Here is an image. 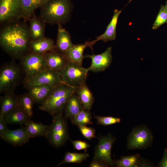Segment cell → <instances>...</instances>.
<instances>
[{"label":"cell","mask_w":167,"mask_h":167,"mask_svg":"<svg viewBox=\"0 0 167 167\" xmlns=\"http://www.w3.org/2000/svg\"><path fill=\"white\" fill-rule=\"evenodd\" d=\"M19 20L5 24L0 33L2 49L14 59H21L31 52L28 26Z\"/></svg>","instance_id":"cell-1"},{"label":"cell","mask_w":167,"mask_h":167,"mask_svg":"<svg viewBox=\"0 0 167 167\" xmlns=\"http://www.w3.org/2000/svg\"><path fill=\"white\" fill-rule=\"evenodd\" d=\"M71 0H48L40 8L39 17L50 25L66 24L73 10Z\"/></svg>","instance_id":"cell-2"},{"label":"cell","mask_w":167,"mask_h":167,"mask_svg":"<svg viewBox=\"0 0 167 167\" xmlns=\"http://www.w3.org/2000/svg\"><path fill=\"white\" fill-rule=\"evenodd\" d=\"M76 88L63 83L57 85L41 103L39 109L52 116L63 113L67 102L75 93Z\"/></svg>","instance_id":"cell-3"},{"label":"cell","mask_w":167,"mask_h":167,"mask_svg":"<svg viewBox=\"0 0 167 167\" xmlns=\"http://www.w3.org/2000/svg\"><path fill=\"white\" fill-rule=\"evenodd\" d=\"M62 113L53 116L52 122L46 137L51 144L56 148L63 146L69 139L67 118Z\"/></svg>","instance_id":"cell-4"},{"label":"cell","mask_w":167,"mask_h":167,"mask_svg":"<svg viewBox=\"0 0 167 167\" xmlns=\"http://www.w3.org/2000/svg\"><path fill=\"white\" fill-rule=\"evenodd\" d=\"M21 77V70L15 62L3 64L0 70V92L1 93L14 91Z\"/></svg>","instance_id":"cell-5"},{"label":"cell","mask_w":167,"mask_h":167,"mask_svg":"<svg viewBox=\"0 0 167 167\" xmlns=\"http://www.w3.org/2000/svg\"><path fill=\"white\" fill-rule=\"evenodd\" d=\"M88 72L87 68L68 61L59 72L62 83L77 88L86 83Z\"/></svg>","instance_id":"cell-6"},{"label":"cell","mask_w":167,"mask_h":167,"mask_svg":"<svg viewBox=\"0 0 167 167\" xmlns=\"http://www.w3.org/2000/svg\"><path fill=\"white\" fill-rule=\"evenodd\" d=\"M20 65L25 75L24 83L49 68L44 54L32 52L20 59Z\"/></svg>","instance_id":"cell-7"},{"label":"cell","mask_w":167,"mask_h":167,"mask_svg":"<svg viewBox=\"0 0 167 167\" xmlns=\"http://www.w3.org/2000/svg\"><path fill=\"white\" fill-rule=\"evenodd\" d=\"M152 132L146 126L140 125L131 131L127 139L129 150L143 149L151 146L153 140Z\"/></svg>","instance_id":"cell-8"},{"label":"cell","mask_w":167,"mask_h":167,"mask_svg":"<svg viewBox=\"0 0 167 167\" xmlns=\"http://www.w3.org/2000/svg\"><path fill=\"white\" fill-rule=\"evenodd\" d=\"M23 18L19 0H0V22L5 24Z\"/></svg>","instance_id":"cell-9"},{"label":"cell","mask_w":167,"mask_h":167,"mask_svg":"<svg viewBox=\"0 0 167 167\" xmlns=\"http://www.w3.org/2000/svg\"><path fill=\"white\" fill-rule=\"evenodd\" d=\"M115 139L111 134L100 136L94 149L93 160L101 161L109 166H114L111 157V150Z\"/></svg>","instance_id":"cell-10"},{"label":"cell","mask_w":167,"mask_h":167,"mask_svg":"<svg viewBox=\"0 0 167 167\" xmlns=\"http://www.w3.org/2000/svg\"><path fill=\"white\" fill-rule=\"evenodd\" d=\"M62 83L59 71L48 68L24 84L28 88L38 85L57 86Z\"/></svg>","instance_id":"cell-11"},{"label":"cell","mask_w":167,"mask_h":167,"mask_svg":"<svg viewBox=\"0 0 167 167\" xmlns=\"http://www.w3.org/2000/svg\"><path fill=\"white\" fill-rule=\"evenodd\" d=\"M111 52V47H109L101 54L85 55L84 58H89L92 60L90 66L87 68L89 71L94 72L103 71L108 68L112 60Z\"/></svg>","instance_id":"cell-12"},{"label":"cell","mask_w":167,"mask_h":167,"mask_svg":"<svg viewBox=\"0 0 167 167\" xmlns=\"http://www.w3.org/2000/svg\"><path fill=\"white\" fill-rule=\"evenodd\" d=\"M13 146H21L28 142L30 138L25 126L15 130L8 129L0 137Z\"/></svg>","instance_id":"cell-13"},{"label":"cell","mask_w":167,"mask_h":167,"mask_svg":"<svg viewBox=\"0 0 167 167\" xmlns=\"http://www.w3.org/2000/svg\"><path fill=\"white\" fill-rule=\"evenodd\" d=\"M122 10L117 9L114 10L112 19L107 26L105 32L101 35L96 37V39L91 41H87L88 47L92 50L93 45L99 41L104 42L114 40L116 38V27L118 18Z\"/></svg>","instance_id":"cell-14"},{"label":"cell","mask_w":167,"mask_h":167,"mask_svg":"<svg viewBox=\"0 0 167 167\" xmlns=\"http://www.w3.org/2000/svg\"><path fill=\"white\" fill-rule=\"evenodd\" d=\"M49 69L60 71L66 65L68 61L64 54L56 49L44 54Z\"/></svg>","instance_id":"cell-15"},{"label":"cell","mask_w":167,"mask_h":167,"mask_svg":"<svg viewBox=\"0 0 167 167\" xmlns=\"http://www.w3.org/2000/svg\"><path fill=\"white\" fill-rule=\"evenodd\" d=\"M28 32L31 41L41 40L46 37L45 29L46 24L35 14L29 20Z\"/></svg>","instance_id":"cell-16"},{"label":"cell","mask_w":167,"mask_h":167,"mask_svg":"<svg viewBox=\"0 0 167 167\" xmlns=\"http://www.w3.org/2000/svg\"><path fill=\"white\" fill-rule=\"evenodd\" d=\"M58 25V32L55 44V49L64 54L67 50L72 47L74 44L72 42L68 32L62 27V25Z\"/></svg>","instance_id":"cell-17"},{"label":"cell","mask_w":167,"mask_h":167,"mask_svg":"<svg viewBox=\"0 0 167 167\" xmlns=\"http://www.w3.org/2000/svg\"><path fill=\"white\" fill-rule=\"evenodd\" d=\"M57 86L42 85L28 88V93L35 103H41L51 94Z\"/></svg>","instance_id":"cell-18"},{"label":"cell","mask_w":167,"mask_h":167,"mask_svg":"<svg viewBox=\"0 0 167 167\" xmlns=\"http://www.w3.org/2000/svg\"><path fill=\"white\" fill-rule=\"evenodd\" d=\"M48 0H19L21 5L23 19L26 21L35 15V11L40 8Z\"/></svg>","instance_id":"cell-19"},{"label":"cell","mask_w":167,"mask_h":167,"mask_svg":"<svg viewBox=\"0 0 167 167\" xmlns=\"http://www.w3.org/2000/svg\"><path fill=\"white\" fill-rule=\"evenodd\" d=\"M4 118L7 124H25L30 118L24 110L18 105L6 113Z\"/></svg>","instance_id":"cell-20"},{"label":"cell","mask_w":167,"mask_h":167,"mask_svg":"<svg viewBox=\"0 0 167 167\" xmlns=\"http://www.w3.org/2000/svg\"><path fill=\"white\" fill-rule=\"evenodd\" d=\"M75 93L81 102L83 109L90 111L94 98L92 93L86 83L77 88Z\"/></svg>","instance_id":"cell-21"},{"label":"cell","mask_w":167,"mask_h":167,"mask_svg":"<svg viewBox=\"0 0 167 167\" xmlns=\"http://www.w3.org/2000/svg\"><path fill=\"white\" fill-rule=\"evenodd\" d=\"M30 48L31 52L41 54L55 49L54 40L46 37L40 40L31 41Z\"/></svg>","instance_id":"cell-22"},{"label":"cell","mask_w":167,"mask_h":167,"mask_svg":"<svg viewBox=\"0 0 167 167\" xmlns=\"http://www.w3.org/2000/svg\"><path fill=\"white\" fill-rule=\"evenodd\" d=\"M88 47L87 42L84 44L74 45L72 47L67 50L64 54L68 61L75 63L82 66L84 56L83 53L85 49Z\"/></svg>","instance_id":"cell-23"},{"label":"cell","mask_w":167,"mask_h":167,"mask_svg":"<svg viewBox=\"0 0 167 167\" xmlns=\"http://www.w3.org/2000/svg\"><path fill=\"white\" fill-rule=\"evenodd\" d=\"M14 91L7 92L1 97L0 117L4 118L6 113L18 105V96L15 95Z\"/></svg>","instance_id":"cell-24"},{"label":"cell","mask_w":167,"mask_h":167,"mask_svg":"<svg viewBox=\"0 0 167 167\" xmlns=\"http://www.w3.org/2000/svg\"><path fill=\"white\" fill-rule=\"evenodd\" d=\"M83 109L82 103L75 93L70 97L64 108L65 116L71 120Z\"/></svg>","instance_id":"cell-25"},{"label":"cell","mask_w":167,"mask_h":167,"mask_svg":"<svg viewBox=\"0 0 167 167\" xmlns=\"http://www.w3.org/2000/svg\"><path fill=\"white\" fill-rule=\"evenodd\" d=\"M25 125L30 138L39 136L46 137L49 127V125L36 122L30 119L28 120Z\"/></svg>","instance_id":"cell-26"},{"label":"cell","mask_w":167,"mask_h":167,"mask_svg":"<svg viewBox=\"0 0 167 167\" xmlns=\"http://www.w3.org/2000/svg\"><path fill=\"white\" fill-rule=\"evenodd\" d=\"M138 154L122 156L120 159L114 160L115 165L117 167H138L140 160Z\"/></svg>","instance_id":"cell-27"},{"label":"cell","mask_w":167,"mask_h":167,"mask_svg":"<svg viewBox=\"0 0 167 167\" xmlns=\"http://www.w3.org/2000/svg\"><path fill=\"white\" fill-rule=\"evenodd\" d=\"M19 105L31 118L33 115V107L34 103L33 99L28 93L18 96Z\"/></svg>","instance_id":"cell-28"},{"label":"cell","mask_w":167,"mask_h":167,"mask_svg":"<svg viewBox=\"0 0 167 167\" xmlns=\"http://www.w3.org/2000/svg\"><path fill=\"white\" fill-rule=\"evenodd\" d=\"M89 156V154L86 152L79 153L68 152L65 153L63 160L57 166L67 163L80 164L86 160Z\"/></svg>","instance_id":"cell-29"},{"label":"cell","mask_w":167,"mask_h":167,"mask_svg":"<svg viewBox=\"0 0 167 167\" xmlns=\"http://www.w3.org/2000/svg\"><path fill=\"white\" fill-rule=\"evenodd\" d=\"M92 113L90 111L83 109L71 120L72 123L75 125L86 126L92 124Z\"/></svg>","instance_id":"cell-30"},{"label":"cell","mask_w":167,"mask_h":167,"mask_svg":"<svg viewBox=\"0 0 167 167\" xmlns=\"http://www.w3.org/2000/svg\"><path fill=\"white\" fill-rule=\"evenodd\" d=\"M167 23V1L165 5H161L156 19L153 24L152 29L156 30L163 24Z\"/></svg>","instance_id":"cell-31"},{"label":"cell","mask_w":167,"mask_h":167,"mask_svg":"<svg viewBox=\"0 0 167 167\" xmlns=\"http://www.w3.org/2000/svg\"><path fill=\"white\" fill-rule=\"evenodd\" d=\"M94 118L96 120L98 124L104 126H108L119 123L121 118L111 116H95Z\"/></svg>","instance_id":"cell-32"},{"label":"cell","mask_w":167,"mask_h":167,"mask_svg":"<svg viewBox=\"0 0 167 167\" xmlns=\"http://www.w3.org/2000/svg\"><path fill=\"white\" fill-rule=\"evenodd\" d=\"M83 136L86 139L91 140L93 138H96L95 135V130L93 128L88 127L86 126H77Z\"/></svg>","instance_id":"cell-33"},{"label":"cell","mask_w":167,"mask_h":167,"mask_svg":"<svg viewBox=\"0 0 167 167\" xmlns=\"http://www.w3.org/2000/svg\"><path fill=\"white\" fill-rule=\"evenodd\" d=\"M70 141L74 149L78 150H84L85 152H86L87 149L91 146V145L86 141L80 140Z\"/></svg>","instance_id":"cell-34"},{"label":"cell","mask_w":167,"mask_h":167,"mask_svg":"<svg viewBox=\"0 0 167 167\" xmlns=\"http://www.w3.org/2000/svg\"><path fill=\"white\" fill-rule=\"evenodd\" d=\"M109 165L105 162L99 160H93L90 162L89 167H107Z\"/></svg>","instance_id":"cell-35"},{"label":"cell","mask_w":167,"mask_h":167,"mask_svg":"<svg viewBox=\"0 0 167 167\" xmlns=\"http://www.w3.org/2000/svg\"><path fill=\"white\" fill-rule=\"evenodd\" d=\"M4 118L0 117V137L8 129Z\"/></svg>","instance_id":"cell-36"},{"label":"cell","mask_w":167,"mask_h":167,"mask_svg":"<svg viewBox=\"0 0 167 167\" xmlns=\"http://www.w3.org/2000/svg\"><path fill=\"white\" fill-rule=\"evenodd\" d=\"M158 166L167 167V149L166 148L164 149L162 158L159 162Z\"/></svg>","instance_id":"cell-37"}]
</instances>
